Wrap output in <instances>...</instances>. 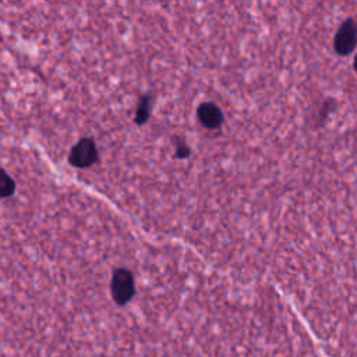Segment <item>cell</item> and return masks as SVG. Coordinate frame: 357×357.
Instances as JSON below:
<instances>
[{"label":"cell","mask_w":357,"mask_h":357,"mask_svg":"<svg viewBox=\"0 0 357 357\" xmlns=\"http://www.w3.org/2000/svg\"><path fill=\"white\" fill-rule=\"evenodd\" d=\"M354 67H356V70H357V56H356V59H354Z\"/></svg>","instance_id":"8"},{"label":"cell","mask_w":357,"mask_h":357,"mask_svg":"<svg viewBox=\"0 0 357 357\" xmlns=\"http://www.w3.org/2000/svg\"><path fill=\"white\" fill-rule=\"evenodd\" d=\"M112 296L113 300L119 304L123 305L131 300L134 296V278L132 273L128 269L120 268L114 271L113 278H112Z\"/></svg>","instance_id":"1"},{"label":"cell","mask_w":357,"mask_h":357,"mask_svg":"<svg viewBox=\"0 0 357 357\" xmlns=\"http://www.w3.org/2000/svg\"><path fill=\"white\" fill-rule=\"evenodd\" d=\"M14 180L7 174L6 170L0 169V198H7L14 194Z\"/></svg>","instance_id":"5"},{"label":"cell","mask_w":357,"mask_h":357,"mask_svg":"<svg viewBox=\"0 0 357 357\" xmlns=\"http://www.w3.org/2000/svg\"><path fill=\"white\" fill-rule=\"evenodd\" d=\"M149 112H151V98L149 96H142L141 102L138 105V109H137L135 123L137 124H144L149 117Z\"/></svg>","instance_id":"6"},{"label":"cell","mask_w":357,"mask_h":357,"mask_svg":"<svg viewBox=\"0 0 357 357\" xmlns=\"http://www.w3.org/2000/svg\"><path fill=\"white\" fill-rule=\"evenodd\" d=\"M68 160L75 167H89L98 160V149L91 138L79 139L71 149Z\"/></svg>","instance_id":"2"},{"label":"cell","mask_w":357,"mask_h":357,"mask_svg":"<svg viewBox=\"0 0 357 357\" xmlns=\"http://www.w3.org/2000/svg\"><path fill=\"white\" fill-rule=\"evenodd\" d=\"M357 43V26L354 21L347 20L335 38V49L340 54H349Z\"/></svg>","instance_id":"3"},{"label":"cell","mask_w":357,"mask_h":357,"mask_svg":"<svg viewBox=\"0 0 357 357\" xmlns=\"http://www.w3.org/2000/svg\"><path fill=\"white\" fill-rule=\"evenodd\" d=\"M177 156L178 158H185L188 156V148L184 144H178L177 145Z\"/></svg>","instance_id":"7"},{"label":"cell","mask_w":357,"mask_h":357,"mask_svg":"<svg viewBox=\"0 0 357 357\" xmlns=\"http://www.w3.org/2000/svg\"><path fill=\"white\" fill-rule=\"evenodd\" d=\"M198 119L208 128H216L223 121V114L215 103H202L198 109Z\"/></svg>","instance_id":"4"}]
</instances>
